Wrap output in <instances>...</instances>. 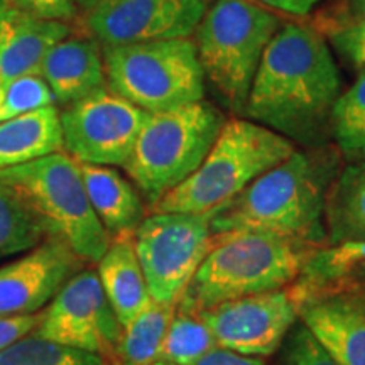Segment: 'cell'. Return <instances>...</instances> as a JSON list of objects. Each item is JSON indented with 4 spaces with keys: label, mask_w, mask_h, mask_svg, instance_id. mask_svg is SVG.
<instances>
[{
    "label": "cell",
    "mask_w": 365,
    "mask_h": 365,
    "mask_svg": "<svg viewBox=\"0 0 365 365\" xmlns=\"http://www.w3.org/2000/svg\"><path fill=\"white\" fill-rule=\"evenodd\" d=\"M340 97V73L322 34L286 24L262 54L244 115L291 143L319 144Z\"/></svg>",
    "instance_id": "obj_1"
},
{
    "label": "cell",
    "mask_w": 365,
    "mask_h": 365,
    "mask_svg": "<svg viewBox=\"0 0 365 365\" xmlns=\"http://www.w3.org/2000/svg\"><path fill=\"white\" fill-rule=\"evenodd\" d=\"M339 161L330 148L294 150L213 213V237L261 232L328 245L325 202Z\"/></svg>",
    "instance_id": "obj_2"
},
{
    "label": "cell",
    "mask_w": 365,
    "mask_h": 365,
    "mask_svg": "<svg viewBox=\"0 0 365 365\" xmlns=\"http://www.w3.org/2000/svg\"><path fill=\"white\" fill-rule=\"evenodd\" d=\"M317 249L309 242L261 232L213 237L176 309L200 314L223 301L291 286Z\"/></svg>",
    "instance_id": "obj_3"
},
{
    "label": "cell",
    "mask_w": 365,
    "mask_h": 365,
    "mask_svg": "<svg viewBox=\"0 0 365 365\" xmlns=\"http://www.w3.org/2000/svg\"><path fill=\"white\" fill-rule=\"evenodd\" d=\"M294 143L249 118L223 124L207 158L153 207L158 213H208L294 153Z\"/></svg>",
    "instance_id": "obj_4"
},
{
    "label": "cell",
    "mask_w": 365,
    "mask_h": 365,
    "mask_svg": "<svg viewBox=\"0 0 365 365\" xmlns=\"http://www.w3.org/2000/svg\"><path fill=\"white\" fill-rule=\"evenodd\" d=\"M44 223L48 237L68 245L81 261L97 264L110 245L86 195L80 163L68 153L49 154L0 171Z\"/></svg>",
    "instance_id": "obj_5"
},
{
    "label": "cell",
    "mask_w": 365,
    "mask_h": 365,
    "mask_svg": "<svg viewBox=\"0 0 365 365\" xmlns=\"http://www.w3.org/2000/svg\"><path fill=\"white\" fill-rule=\"evenodd\" d=\"M223 124L222 113L203 100L148 113L122 168L154 207L202 164Z\"/></svg>",
    "instance_id": "obj_6"
},
{
    "label": "cell",
    "mask_w": 365,
    "mask_h": 365,
    "mask_svg": "<svg viewBox=\"0 0 365 365\" xmlns=\"http://www.w3.org/2000/svg\"><path fill=\"white\" fill-rule=\"evenodd\" d=\"M279 19L247 0H217L196 27L195 48L205 78L242 113L250 85Z\"/></svg>",
    "instance_id": "obj_7"
},
{
    "label": "cell",
    "mask_w": 365,
    "mask_h": 365,
    "mask_svg": "<svg viewBox=\"0 0 365 365\" xmlns=\"http://www.w3.org/2000/svg\"><path fill=\"white\" fill-rule=\"evenodd\" d=\"M107 86L140 110L154 113L202 102L205 75L193 41L103 46Z\"/></svg>",
    "instance_id": "obj_8"
},
{
    "label": "cell",
    "mask_w": 365,
    "mask_h": 365,
    "mask_svg": "<svg viewBox=\"0 0 365 365\" xmlns=\"http://www.w3.org/2000/svg\"><path fill=\"white\" fill-rule=\"evenodd\" d=\"M215 212H154L137 228L134 247L154 301L176 307L212 247Z\"/></svg>",
    "instance_id": "obj_9"
},
{
    "label": "cell",
    "mask_w": 365,
    "mask_h": 365,
    "mask_svg": "<svg viewBox=\"0 0 365 365\" xmlns=\"http://www.w3.org/2000/svg\"><path fill=\"white\" fill-rule=\"evenodd\" d=\"M148 112L103 88L59 113L63 148L73 159L98 166H124Z\"/></svg>",
    "instance_id": "obj_10"
},
{
    "label": "cell",
    "mask_w": 365,
    "mask_h": 365,
    "mask_svg": "<svg viewBox=\"0 0 365 365\" xmlns=\"http://www.w3.org/2000/svg\"><path fill=\"white\" fill-rule=\"evenodd\" d=\"M33 333L112 360L122 325L103 293L97 271L81 269L41 309Z\"/></svg>",
    "instance_id": "obj_11"
},
{
    "label": "cell",
    "mask_w": 365,
    "mask_h": 365,
    "mask_svg": "<svg viewBox=\"0 0 365 365\" xmlns=\"http://www.w3.org/2000/svg\"><path fill=\"white\" fill-rule=\"evenodd\" d=\"M217 345L237 354L262 357L276 352L296 325V307L289 286L267 293L223 301L200 313Z\"/></svg>",
    "instance_id": "obj_12"
},
{
    "label": "cell",
    "mask_w": 365,
    "mask_h": 365,
    "mask_svg": "<svg viewBox=\"0 0 365 365\" xmlns=\"http://www.w3.org/2000/svg\"><path fill=\"white\" fill-rule=\"evenodd\" d=\"M207 12L205 0H100L88 29L105 46L186 39Z\"/></svg>",
    "instance_id": "obj_13"
},
{
    "label": "cell",
    "mask_w": 365,
    "mask_h": 365,
    "mask_svg": "<svg viewBox=\"0 0 365 365\" xmlns=\"http://www.w3.org/2000/svg\"><path fill=\"white\" fill-rule=\"evenodd\" d=\"M85 261L53 237L0 267V317L38 313Z\"/></svg>",
    "instance_id": "obj_14"
},
{
    "label": "cell",
    "mask_w": 365,
    "mask_h": 365,
    "mask_svg": "<svg viewBox=\"0 0 365 365\" xmlns=\"http://www.w3.org/2000/svg\"><path fill=\"white\" fill-rule=\"evenodd\" d=\"M298 318L340 365H365V289L341 286L308 294Z\"/></svg>",
    "instance_id": "obj_15"
},
{
    "label": "cell",
    "mask_w": 365,
    "mask_h": 365,
    "mask_svg": "<svg viewBox=\"0 0 365 365\" xmlns=\"http://www.w3.org/2000/svg\"><path fill=\"white\" fill-rule=\"evenodd\" d=\"M39 75L58 103L71 105L107 88L103 54L97 39H63L46 54Z\"/></svg>",
    "instance_id": "obj_16"
},
{
    "label": "cell",
    "mask_w": 365,
    "mask_h": 365,
    "mask_svg": "<svg viewBox=\"0 0 365 365\" xmlns=\"http://www.w3.org/2000/svg\"><path fill=\"white\" fill-rule=\"evenodd\" d=\"M68 36L66 22L43 19L17 7L0 44V91L14 80L39 75L46 54Z\"/></svg>",
    "instance_id": "obj_17"
},
{
    "label": "cell",
    "mask_w": 365,
    "mask_h": 365,
    "mask_svg": "<svg viewBox=\"0 0 365 365\" xmlns=\"http://www.w3.org/2000/svg\"><path fill=\"white\" fill-rule=\"evenodd\" d=\"M86 195L107 234L134 237L145 218V208L134 186L110 166L80 163Z\"/></svg>",
    "instance_id": "obj_18"
},
{
    "label": "cell",
    "mask_w": 365,
    "mask_h": 365,
    "mask_svg": "<svg viewBox=\"0 0 365 365\" xmlns=\"http://www.w3.org/2000/svg\"><path fill=\"white\" fill-rule=\"evenodd\" d=\"M97 276L122 328L153 301L134 247V237L110 240L97 262Z\"/></svg>",
    "instance_id": "obj_19"
},
{
    "label": "cell",
    "mask_w": 365,
    "mask_h": 365,
    "mask_svg": "<svg viewBox=\"0 0 365 365\" xmlns=\"http://www.w3.org/2000/svg\"><path fill=\"white\" fill-rule=\"evenodd\" d=\"M61 149V122L54 105L0 122V171Z\"/></svg>",
    "instance_id": "obj_20"
},
{
    "label": "cell",
    "mask_w": 365,
    "mask_h": 365,
    "mask_svg": "<svg viewBox=\"0 0 365 365\" xmlns=\"http://www.w3.org/2000/svg\"><path fill=\"white\" fill-rule=\"evenodd\" d=\"M328 245L365 240V161L352 163L333 180L325 202Z\"/></svg>",
    "instance_id": "obj_21"
},
{
    "label": "cell",
    "mask_w": 365,
    "mask_h": 365,
    "mask_svg": "<svg viewBox=\"0 0 365 365\" xmlns=\"http://www.w3.org/2000/svg\"><path fill=\"white\" fill-rule=\"evenodd\" d=\"M365 269V240L323 245L313 252L299 277L289 286L294 303L323 289L345 286Z\"/></svg>",
    "instance_id": "obj_22"
},
{
    "label": "cell",
    "mask_w": 365,
    "mask_h": 365,
    "mask_svg": "<svg viewBox=\"0 0 365 365\" xmlns=\"http://www.w3.org/2000/svg\"><path fill=\"white\" fill-rule=\"evenodd\" d=\"M176 307L150 301L143 312L122 328L112 362L118 365H150L161 357V349Z\"/></svg>",
    "instance_id": "obj_23"
},
{
    "label": "cell",
    "mask_w": 365,
    "mask_h": 365,
    "mask_svg": "<svg viewBox=\"0 0 365 365\" xmlns=\"http://www.w3.org/2000/svg\"><path fill=\"white\" fill-rule=\"evenodd\" d=\"M46 239L44 223L29 203L0 181V261L29 252Z\"/></svg>",
    "instance_id": "obj_24"
},
{
    "label": "cell",
    "mask_w": 365,
    "mask_h": 365,
    "mask_svg": "<svg viewBox=\"0 0 365 365\" xmlns=\"http://www.w3.org/2000/svg\"><path fill=\"white\" fill-rule=\"evenodd\" d=\"M330 129L340 154L352 163L365 161V70L336 98L330 113Z\"/></svg>",
    "instance_id": "obj_25"
},
{
    "label": "cell",
    "mask_w": 365,
    "mask_h": 365,
    "mask_svg": "<svg viewBox=\"0 0 365 365\" xmlns=\"http://www.w3.org/2000/svg\"><path fill=\"white\" fill-rule=\"evenodd\" d=\"M217 346L215 336L200 314L176 309L164 336L159 360L173 365H191Z\"/></svg>",
    "instance_id": "obj_26"
},
{
    "label": "cell",
    "mask_w": 365,
    "mask_h": 365,
    "mask_svg": "<svg viewBox=\"0 0 365 365\" xmlns=\"http://www.w3.org/2000/svg\"><path fill=\"white\" fill-rule=\"evenodd\" d=\"M0 365H110L102 355L86 352L29 333L0 352Z\"/></svg>",
    "instance_id": "obj_27"
},
{
    "label": "cell",
    "mask_w": 365,
    "mask_h": 365,
    "mask_svg": "<svg viewBox=\"0 0 365 365\" xmlns=\"http://www.w3.org/2000/svg\"><path fill=\"white\" fill-rule=\"evenodd\" d=\"M51 90L41 75H27L9 83L0 91V122L21 117L38 108L54 105Z\"/></svg>",
    "instance_id": "obj_28"
},
{
    "label": "cell",
    "mask_w": 365,
    "mask_h": 365,
    "mask_svg": "<svg viewBox=\"0 0 365 365\" xmlns=\"http://www.w3.org/2000/svg\"><path fill=\"white\" fill-rule=\"evenodd\" d=\"M333 46L350 65L365 70V12L350 9L333 22L330 31Z\"/></svg>",
    "instance_id": "obj_29"
},
{
    "label": "cell",
    "mask_w": 365,
    "mask_h": 365,
    "mask_svg": "<svg viewBox=\"0 0 365 365\" xmlns=\"http://www.w3.org/2000/svg\"><path fill=\"white\" fill-rule=\"evenodd\" d=\"M282 365H340L303 323L293 327L284 345Z\"/></svg>",
    "instance_id": "obj_30"
},
{
    "label": "cell",
    "mask_w": 365,
    "mask_h": 365,
    "mask_svg": "<svg viewBox=\"0 0 365 365\" xmlns=\"http://www.w3.org/2000/svg\"><path fill=\"white\" fill-rule=\"evenodd\" d=\"M21 11L43 17V19L70 21L78 14L76 0H12Z\"/></svg>",
    "instance_id": "obj_31"
},
{
    "label": "cell",
    "mask_w": 365,
    "mask_h": 365,
    "mask_svg": "<svg viewBox=\"0 0 365 365\" xmlns=\"http://www.w3.org/2000/svg\"><path fill=\"white\" fill-rule=\"evenodd\" d=\"M41 319V312L19 317H0V352L33 333Z\"/></svg>",
    "instance_id": "obj_32"
},
{
    "label": "cell",
    "mask_w": 365,
    "mask_h": 365,
    "mask_svg": "<svg viewBox=\"0 0 365 365\" xmlns=\"http://www.w3.org/2000/svg\"><path fill=\"white\" fill-rule=\"evenodd\" d=\"M191 365H266V362L262 357H250V355H242L234 350L217 346Z\"/></svg>",
    "instance_id": "obj_33"
},
{
    "label": "cell",
    "mask_w": 365,
    "mask_h": 365,
    "mask_svg": "<svg viewBox=\"0 0 365 365\" xmlns=\"http://www.w3.org/2000/svg\"><path fill=\"white\" fill-rule=\"evenodd\" d=\"M261 2L277 11L293 14V16H307L323 0H261Z\"/></svg>",
    "instance_id": "obj_34"
},
{
    "label": "cell",
    "mask_w": 365,
    "mask_h": 365,
    "mask_svg": "<svg viewBox=\"0 0 365 365\" xmlns=\"http://www.w3.org/2000/svg\"><path fill=\"white\" fill-rule=\"evenodd\" d=\"M17 11V6L12 0H0V44H2L4 33H6V27L14 16V12Z\"/></svg>",
    "instance_id": "obj_35"
},
{
    "label": "cell",
    "mask_w": 365,
    "mask_h": 365,
    "mask_svg": "<svg viewBox=\"0 0 365 365\" xmlns=\"http://www.w3.org/2000/svg\"><path fill=\"white\" fill-rule=\"evenodd\" d=\"M345 286H362L365 289V269H364V271H360L357 276H354L352 279L346 282Z\"/></svg>",
    "instance_id": "obj_36"
},
{
    "label": "cell",
    "mask_w": 365,
    "mask_h": 365,
    "mask_svg": "<svg viewBox=\"0 0 365 365\" xmlns=\"http://www.w3.org/2000/svg\"><path fill=\"white\" fill-rule=\"evenodd\" d=\"M350 9L357 12H365V0H350Z\"/></svg>",
    "instance_id": "obj_37"
},
{
    "label": "cell",
    "mask_w": 365,
    "mask_h": 365,
    "mask_svg": "<svg viewBox=\"0 0 365 365\" xmlns=\"http://www.w3.org/2000/svg\"><path fill=\"white\" fill-rule=\"evenodd\" d=\"M76 2H78V6H81V7H85V9H90L93 7V6H97V4L100 2V0H76Z\"/></svg>",
    "instance_id": "obj_38"
},
{
    "label": "cell",
    "mask_w": 365,
    "mask_h": 365,
    "mask_svg": "<svg viewBox=\"0 0 365 365\" xmlns=\"http://www.w3.org/2000/svg\"><path fill=\"white\" fill-rule=\"evenodd\" d=\"M150 365H173V364L164 362V360H158V362H154V364H150Z\"/></svg>",
    "instance_id": "obj_39"
},
{
    "label": "cell",
    "mask_w": 365,
    "mask_h": 365,
    "mask_svg": "<svg viewBox=\"0 0 365 365\" xmlns=\"http://www.w3.org/2000/svg\"><path fill=\"white\" fill-rule=\"evenodd\" d=\"M112 365H118V364H115V362H112Z\"/></svg>",
    "instance_id": "obj_40"
}]
</instances>
